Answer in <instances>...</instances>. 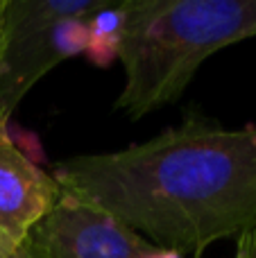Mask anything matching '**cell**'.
I'll use <instances>...</instances> for the list:
<instances>
[{
  "instance_id": "cell-10",
  "label": "cell",
  "mask_w": 256,
  "mask_h": 258,
  "mask_svg": "<svg viewBox=\"0 0 256 258\" xmlns=\"http://www.w3.org/2000/svg\"><path fill=\"white\" fill-rule=\"evenodd\" d=\"M3 9H5V0H0V21H3Z\"/></svg>"
},
{
  "instance_id": "cell-9",
  "label": "cell",
  "mask_w": 256,
  "mask_h": 258,
  "mask_svg": "<svg viewBox=\"0 0 256 258\" xmlns=\"http://www.w3.org/2000/svg\"><path fill=\"white\" fill-rule=\"evenodd\" d=\"M145 258H181V254H177V251H170V249H157L154 254L145 256Z\"/></svg>"
},
{
  "instance_id": "cell-6",
  "label": "cell",
  "mask_w": 256,
  "mask_h": 258,
  "mask_svg": "<svg viewBox=\"0 0 256 258\" xmlns=\"http://www.w3.org/2000/svg\"><path fill=\"white\" fill-rule=\"evenodd\" d=\"M125 3L113 7L100 9L98 14L89 18V45L86 54L98 63H109L113 57H118L122 39V25H125Z\"/></svg>"
},
{
  "instance_id": "cell-1",
  "label": "cell",
  "mask_w": 256,
  "mask_h": 258,
  "mask_svg": "<svg viewBox=\"0 0 256 258\" xmlns=\"http://www.w3.org/2000/svg\"><path fill=\"white\" fill-rule=\"evenodd\" d=\"M52 179L154 247L200 256L256 231V125L225 129L190 118L145 143L63 159Z\"/></svg>"
},
{
  "instance_id": "cell-2",
  "label": "cell",
  "mask_w": 256,
  "mask_h": 258,
  "mask_svg": "<svg viewBox=\"0 0 256 258\" xmlns=\"http://www.w3.org/2000/svg\"><path fill=\"white\" fill-rule=\"evenodd\" d=\"M116 109L141 118L179 98L218 50L256 36V0H130Z\"/></svg>"
},
{
  "instance_id": "cell-7",
  "label": "cell",
  "mask_w": 256,
  "mask_h": 258,
  "mask_svg": "<svg viewBox=\"0 0 256 258\" xmlns=\"http://www.w3.org/2000/svg\"><path fill=\"white\" fill-rule=\"evenodd\" d=\"M0 258H41V256L32 249L30 242L18 245L16 240H12V238L0 229Z\"/></svg>"
},
{
  "instance_id": "cell-5",
  "label": "cell",
  "mask_w": 256,
  "mask_h": 258,
  "mask_svg": "<svg viewBox=\"0 0 256 258\" xmlns=\"http://www.w3.org/2000/svg\"><path fill=\"white\" fill-rule=\"evenodd\" d=\"M9 113L0 109V229L25 245L32 229L59 200V183L34 165L9 136Z\"/></svg>"
},
{
  "instance_id": "cell-8",
  "label": "cell",
  "mask_w": 256,
  "mask_h": 258,
  "mask_svg": "<svg viewBox=\"0 0 256 258\" xmlns=\"http://www.w3.org/2000/svg\"><path fill=\"white\" fill-rule=\"evenodd\" d=\"M236 258H256V231H249L238 238V256Z\"/></svg>"
},
{
  "instance_id": "cell-3",
  "label": "cell",
  "mask_w": 256,
  "mask_h": 258,
  "mask_svg": "<svg viewBox=\"0 0 256 258\" xmlns=\"http://www.w3.org/2000/svg\"><path fill=\"white\" fill-rule=\"evenodd\" d=\"M107 0H5L0 21V109L12 116L27 91L89 45V18Z\"/></svg>"
},
{
  "instance_id": "cell-4",
  "label": "cell",
  "mask_w": 256,
  "mask_h": 258,
  "mask_svg": "<svg viewBox=\"0 0 256 258\" xmlns=\"http://www.w3.org/2000/svg\"><path fill=\"white\" fill-rule=\"evenodd\" d=\"M27 242L41 258H145L161 249L100 204L66 190Z\"/></svg>"
}]
</instances>
